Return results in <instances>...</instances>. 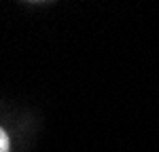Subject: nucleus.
Listing matches in <instances>:
<instances>
[{"instance_id": "obj_1", "label": "nucleus", "mask_w": 159, "mask_h": 152, "mask_svg": "<svg viewBox=\"0 0 159 152\" xmlns=\"http://www.w3.org/2000/svg\"><path fill=\"white\" fill-rule=\"evenodd\" d=\"M0 152H9V135L4 129H0Z\"/></svg>"}]
</instances>
